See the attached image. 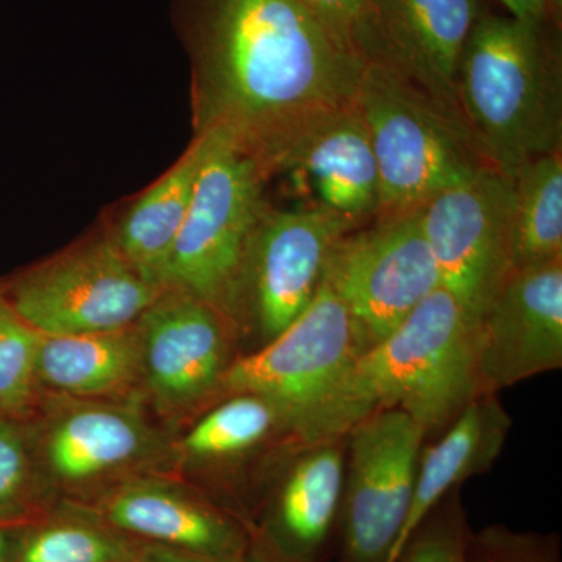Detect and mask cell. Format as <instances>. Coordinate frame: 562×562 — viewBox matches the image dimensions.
I'll use <instances>...</instances> for the list:
<instances>
[{
	"label": "cell",
	"instance_id": "obj_1",
	"mask_svg": "<svg viewBox=\"0 0 562 562\" xmlns=\"http://www.w3.org/2000/svg\"><path fill=\"white\" fill-rule=\"evenodd\" d=\"M192 46L199 132L224 133L268 176L353 105L368 63L301 0H198Z\"/></svg>",
	"mask_w": 562,
	"mask_h": 562
},
{
	"label": "cell",
	"instance_id": "obj_2",
	"mask_svg": "<svg viewBox=\"0 0 562 562\" xmlns=\"http://www.w3.org/2000/svg\"><path fill=\"white\" fill-rule=\"evenodd\" d=\"M473 333L460 302L438 288L362 351L299 435L313 446L338 441L384 409L409 414L427 435L452 424L480 395Z\"/></svg>",
	"mask_w": 562,
	"mask_h": 562
},
{
	"label": "cell",
	"instance_id": "obj_3",
	"mask_svg": "<svg viewBox=\"0 0 562 562\" xmlns=\"http://www.w3.org/2000/svg\"><path fill=\"white\" fill-rule=\"evenodd\" d=\"M457 105L484 161L509 179L561 151L560 27L480 14L462 50Z\"/></svg>",
	"mask_w": 562,
	"mask_h": 562
},
{
	"label": "cell",
	"instance_id": "obj_4",
	"mask_svg": "<svg viewBox=\"0 0 562 562\" xmlns=\"http://www.w3.org/2000/svg\"><path fill=\"white\" fill-rule=\"evenodd\" d=\"M209 149L187 220L169 261L166 290L188 292L220 314L238 310L247 260L266 210L268 172L220 131H205Z\"/></svg>",
	"mask_w": 562,
	"mask_h": 562
},
{
	"label": "cell",
	"instance_id": "obj_5",
	"mask_svg": "<svg viewBox=\"0 0 562 562\" xmlns=\"http://www.w3.org/2000/svg\"><path fill=\"white\" fill-rule=\"evenodd\" d=\"M355 105L379 168V217L419 210L490 166L461 121L376 63H366Z\"/></svg>",
	"mask_w": 562,
	"mask_h": 562
},
{
	"label": "cell",
	"instance_id": "obj_6",
	"mask_svg": "<svg viewBox=\"0 0 562 562\" xmlns=\"http://www.w3.org/2000/svg\"><path fill=\"white\" fill-rule=\"evenodd\" d=\"M364 350L349 308L322 279L310 305L261 350L228 366L220 386L272 403L299 432Z\"/></svg>",
	"mask_w": 562,
	"mask_h": 562
},
{
	"label": "cell",
	"instance_id": "obj_7",
	"mask_svg": "<svg viewBox=\"0 0 562 562\" xmlns=\"http://www.w3.org/2000/svg\"><path fill=\"white\" fill-rule=\"evenodd\" d=\"M3 294L43 336L120 330L162 291L147 283L114 239H99L11 280Z\"/></svg>",
	"mask_w": 562,
	"mask_h": 562
},
{
	"label": "cell",
	"instance_id": "obj_8",
	"mask_svg": "<svg viewBox=\"0 0 562 562\" xmlns=\"http://www.w3.org/2000/svg\"><path fill=\"white\" fill-rule=\"evenodd\" d=\"M513 201V180L486 166L417 210L442 288L473 325L514 272Z\"/></svg>",
	"mask_w": 562,
	"mask_h": 562
},
{
	"label": "cell",
	"instance_id": "obj_9",
	"mask_svg": "<svg viewBox=\"0 0 562 562\" xmlns=\"http://www.w3.org/2000/svg\"><path fill=\"white\" fill-rule=\"evenodd\" d=\"M322 279L346 303L368 349L442 286L417 210L344 235Z\"/></svg>",
	"mask_w": 562,
	"mask_h": 562
},
{
	"label": "cell",
	"instance_id": "obj_10",
	"mask_svg": "<svg viewBox=\"0 0 562 562\" xmlns=\"http://www.w3.org/2000/svg\"><path fill=\"white\" fill-rule=\"evenodd\" d=\"M344 480L338 562H391L412 506L424 428L384 409L351 428Z\"/></svg>",
	"mask_w": 562,
	"mask_h": 562
},
{
	"label": "cell",
	"instance_id": "obj_11",
	"mask_svg": "<svg viewBox=\"0 0 562 562\" xmlns=\"http://www.w3.org/2000/svg\"><path fill=\"white\" fill-rule=\"evenodd\" d=\"M480 14L476 0H371L358 46L366 60L462 122L458 68Z\"/></svg>",
	"mask_w": 562,
	"mask_h": 562
},
{
	"label": "cell",
	"instance_id": "obj_12",
	"mask_svg": "<svg viewBox=\"0 0 562 562\" xmlns=\"http://www.w3.org/2000/svg\"><path fill=\"white\" fill-rule=\"evenodd\" d=\"M479 394L562 366V258L516 269L473 333Z\"/></svg>",
	"mask_w": 562,
	"mask_h": 562
},
{
	"label": "cell",
	"instance_id": "obj_13",
	"mask_svg": "<svg viewBox=\"0 0 562 562\" xmlns=\"http://www.w3.org/2000/svg\"><path fill=\"white\" fill-rule=\"evenodd\" d=\"M358 225L314 205L265 210L251 239L244 290L254 294L266 338L279 335L310 305L333 247Z\"/></svg>",
	"mask_w": 562,
	"mask_h": 562
},
{
	"label": "cell",
	"instance_id": "obj_14",
	"mask_svg": "<svg viewBox=\"0 0 562 562\" xmlns=\"http://www.w3.org/2000/svg\"><path fill=\"white\" fill-rule=\"evenodd\" d=\"M140 347L150 387L169 405L198 402L227 369L220 313L176 288L140 316Z\"/></svg>",
	"mask_w": 562,
	"mask_h": 562
},
{
	"label": "cell",
	"instance_id": "obj_15",
	"mask_svg": "<svg viewBox=\"0 0 562 562\" xmlns=\"http://www.w3.org/2000/svg\"><path fill=\"white\" fill-rule=\"evenodd\" d=\"M281 171L297 173L312 192L314 206L357 224L379 214V168L368 128L355 103L314 128Z\"/></svg>",
	"mask_w": 562,
	"mask_h": 562
},
{
	"label": "cell",
	"instance_id": "obj_16",
	"mask_svg": "<svg viewBox=\"0 0 562 562\" xmlns=\"http://www.w3.org/2000/svg\"><path fill=\"white\" fill-rule=\"evenodd\" d=\"M509 427L512 420L495 394L476 395L450 424L443 438L420 454L412 506L392 550V562L397 560L414 528L446 495L494 464Z\"/></svg>",
	"mask_w": 562,
	"mask_h": 562
},
{
	"label": "cell",
	"instance_id": "obj_17",
	"mask_svg": "<svg viewBox=\"0 0 562 562\" xmlns=\"http://www.w3.org/2000/svg\"><path fill=\"white\" fill-rule=\"evenodd\" d=\"M342 452L336 441L321 443L299 462L284 483L273 535L284 562H328L339 547L344 494Z\"/></svg>",
	"mask_w": 562,
	"mask_h": 562
},
{
	"label": "cell",
	"instance_id": "obj_18",
	"mask_svg": "<svg viewBox=\"0 0 562 562\" xmlns=\"http://www.w3.org/2000/svg\"><path fill=\"white\" fill-rule=\"evenodd\" d=\"M206 149L209 135L199 133L187 154L132 203L114 238L135 271L160 290H166L173 246L187 220Z\"/></svg>",
	"mask_w": 562,
	"mask_h": 562
},
{
	"label": "cell",
	"instance_id": "obj_19",
	"mask_svg": "<svg viewBox=\"0 0 562 562\" xmlns=\"http://www.w3.org/2000/svg\"><path fill=\"white\" fill-rule=\"evenodd\" d=\"M106 516L122 530L187 550L194 557L238 562L246 542L217 514L158 490H128L109 503Z\"/></svg>",
	"mask_w": 562,
	"mask_h": 562
},
{
	"label": "cell",
	"instance_id": "obj_20",
	"mask_svg": "<svg viewBox=\"0 0 562 562\" xmlns=\"http://www.w3.org/2000/svg\"><path fill=\"white\" fill-rule=\"evenodd\" d=\"M140 361V335L128 327L85 335H41L36 376L72 394H109L135 379Z\"/></svg>",
	"mask_w": 562,
	"mask_h": 562
},
{
	"label": "cell",
	"instance_id": "obj_21",
	"mask_svg": "<svg viewBox=\"0 0 562 562\" xmlns=\"http://www.w3.org/2000/svg\"><path fill=\"white\" fill-rule=\"evenodd\" d=\"M514 271L562 258V150L513 177Z\"/></svg>",
	"mask_w": 562,
	"mask_h": 562
},
{
	"label": "cell",
	"instance_id": "obj_22",
	"mask_svg": "<svg viewBox=\"0 0 562 562\" xmlns=\"http://www.w3.org/2000/svg\"><path fill=\"white\" fill-rule=\"evenodd\" d=\"M140 442L139 427L127 414L83 409L58 425L49 442V458L65 479L85 480L131 460Z\"/></svg>",
	"mask_w": 562,
	"mask_h": 562
},
{
	"label": "cell",
	"instance_id": "obj_23",
	"mask_svg": "<svg viewBox=\"0 0 562 562\" xmlns=\"http://www.w3.org/2000/svg\"><path fill=\"white\" fill-rule=\"evenodd\" d=\"M279 417L276 406L265 398L236 394L195 425L184 447L198 457L239 453L260 442Z\"/></svg>",
	"mask_w": 562,
	"mask_h": 562
},
{
	"label": "cell",
	"instance_id": "obj_24",
	"mask_svg": "<svg viewBox=\"0 0 562 562\" xmlns=\"http://www.w3.org/2000/svg\"><path fill=\"white\" fill-rule=\"evenodd\" d=\"M41 335L14 312L0 288V408L24 413L35 390Z\"/></svg>",
	"mask_w": 562,
	"mask_h": 562
},
{
	"label": "cell",
	"instance_id": "obj_25",
	"mask_svg": "<svg viewBox=\"0 0 562 562\" xmlns=\"http://www.w3.org/2000/svg\"><path fill=\"white\" fill-rule=\"evenodd\" d=\"M471 535L468 516L450 492L414 528L395 562H471Z\"/></svg>",
	"mask_w": 562,
	"mask_h": 562
},
{
	"label": "cell",
	"instance_id": "obj_26",
	"mask_svg": "<svg viewBox=\"0 0 562 562\" xmlns=\"http://www.w3.org/2000/svg\"><path fill=\"white\" fill-rule=\"evenodd\" d=\"M136 554L101 531L83 527H54L41 531L21 562H135Z\"/></svg>",
	"mask_w": 562,
	"mask_h": 562
},
{
	"label": "cell",
	"instance_id": "obj_27",
	"mask_svg": "<svg viewBox=\"0 0 562 562\" xmlns=\"http://www.w3.org/2000/svg\"><path fill=\"white\" fill-rule=\"evenodd\" d=\"M469 557L471 562H561V543L557 535L490 525L472 531Z\"/></svg>",
	"mask_w": 562,
	"mask_h": 562
},
{
	"label": "cell",
	"instance_id": "obj_28",
	"mask_svg": "<svg viewBox=\"0 0 562 562\" xmlns=\"http://www.w3.org/2000/svg\"><path fill=\"white\" fill-rule=\"evenodd\" d=\"M27 452L20 430L0 419V509L20 497L27 479Z\"/></svg>",
	"mask_w": 562,
	"mask_h": 562
},
{
	"label": "cell",
	"instance_id": "obj_29",
	"mask_svg": "<svg viewBox=\"0 0 562 562\" xmlns=\"http://www.w3.org/2000/svg\"><path fill=\"white\" fill-rule=\"evenodd\" d=\"M317 16L358 44L371 0H301ZM360 47V46H358Z\"/></svg>",
	"mask_w": 562,
	"mask_h": 562
},
{
	"label": "cell",
	"instance_id": "obj_30",
	"mask_svg": "<svg viewBox=\"0 0 562 562\" xmlns=\"http://www.w3.org/2000/svg\"><path fill=\"white\" fill-rule=\"evenodd\" d=\"M514 20L527 24L558 25L560 27L562 0H501Z\"/></svg>",
	"mask_w": 562,
	"mask_h": 562
},
{
	"label": "cell",
	"instance_id": "obj_31",
	"mask_svg": "<svg viewBox=\"0 0 562 562\" xmlns=\"http://www.w3.org/2000/svg\"><path fill=\"white\" fill-rule=\"evenodd\" d=\"M135 562H222L206 560V558L194 557V554L176 553L166 549H147L146 552L136 554Z\"/></svg>",
	"mask_w": 562,
	"mask_h": 562
},
{
	"label": "cell",
	"instance_id": "obj_32",
	"mask_svg": "<svg viewBox=\"0 0 562 562\" xmlns=\"http://www.w3.org/2000/svg\"><path fill=\"white\" fill-rule=\"evenodd\" d=\"M3 547H5V542H3V536L2 532H0V562H2Z\"/></svg>",
	"mask_w": 562,
	"mask_h": 562
}]
</instances>
